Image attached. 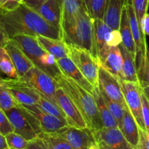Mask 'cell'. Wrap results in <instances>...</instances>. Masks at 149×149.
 I'll return each mask as SVG.
<instances>
[{"instance_id":"39","label":"cell","mask_w":149,"mask_h":149,"mask_svg":"<svg viewBox=\"0 0 149 149\" xmlns=\"http://www.w3.org/2000/svg\"><path fill=\"white\" fill-rule=\"evenodd\" d=\"M141 100H142V112L146 131L149 130V100L144 94L141 88Z\"/></svg>"},{"instance_id":"23","label":"cell","mask_w":149,"mask_h":149,"mask_svg":"<svg viewBox=\"0 0 149 149\" xmlns=\"http://www.w3.org/2000/svg\"><path fill=\"white\" fill-rule=\"evenodd\" d=\"M41 46L58 60L68 57L66 45L62 39H55L44 36H36Z\"/></svg>"},{"instance_id":"26","label":"cell","mask_w":149,"mask_h":149,"mask_svg":"<svg viewBox=\"0 0 149 149\" xmlns=\"http://www.w3.org/2000/svg\"><path fill=\"white\" fill-rule=\"evenodd\" d=\"M122 52L119 46L111 47L105 62L102 64L106 70L117 77L119 80L122 79Z\"/></svg>"},{"instance_id":"14","label":"cell","mask_w":149,"mask_h":149,"mask_svg":"<svg viewBox=\"0 0 149 149\" xmlns=\"http://www.w3.org/2000/svg\"><path fill=\"white\" fill-rule=\"evenodd\" d=\"M15 132L19 134L27 141H31L38 137V134L28 120L20 105L5 111Z\"/></svg>"},{"instance_id":"13","label":"cell","mask_w":149,"mask_h":149,"mask_svg":"<svg viewBox=\"0 0 149 149\" xmlns=\"http://www.w3.org/2000/svg\"><path fill=\"white\" fill-rule=\"evenodd\" d=\"M98 87L111 100L127 106L119 79L101 65L99 66Z\"/></svg>"},{"instance_id":"25","label":"cell","mask_w":149,"mask_h":149,"mask_svg":"<svg viewBox=\"0 0 149 149\" xmlns=\"http://www.w3.org/2000/svg\"><path fill=\"white\" fill-rule=\"evenodd\" d=\"M93 95L94 96L95 99L96 105H97V109H98V111L100 113L103 127L106 128L119 127L118 122H116V119L113 117L111 112L110 111L109 107H108L107 104L105 102L99 87H96L95 88Z\"/></svg>"},{"instance_id":"36","label":"cell","mask_w":149,"mask_h":149,"mask_svg":"<svg viewBox=\"0 0 149 149\" xmlns=\"http://www.w3.org/2000/svg\"><path fill=\"white\" fill-rule=\"evenodd\" d=\"M132 3L138 22L140 25H141L143 18L146 14L148 13L149 0H132Z\"/></svg>"},{"instance_id":"29","label":"cell","mask_w":149,"mask_h":149,"mask_svg":"<svg viewBox=\"0 0 149 149\" xmlns=\"http://www.w3.org/2000/svg\"><path fill=\"white\" fill-rule=\"evenodd\" d=\"M37 106H39L41 110H42L45 113H49V114L56 116V117L60 118L61 119H63L67 122L65 113H63L62 109L57 103L41 96L38 100Z\"/></svg>"},{"instance_id":"37","label":"cell","mask_w":149,"mask_h":149,"mask_svg":"<svg viewBox=\"0 0 149 149\" xmlns=\"http://www.w3.org/2000/svg\"><path fill=\"white\" fill-rule=\"evenodd\" d=\"M106 40L109 47L119 46L122 42V36L119 30L111 29L106 35Z\"/></svg>"},{"instance_id":"52","label":"cell","mask_w":149,"mask_h":149,"mask_svg":"<svg viewBox=\"0 0 149 149\" xmlns=\"http://www.w3.org/2000/svg\"><path fill=\"white\" fill-rule=\"evenodd\" d=\"M147 132H148V137H149V130L147 131Z\"/></svg>"},{"instance_id":"15","label":"cell","mask_w":149,"mask_h":149,"mask_svg":"<svg viewBox=\"0 0 149 149\" xmlns=\"http://www.w3.org/2000/svg\"><path fill=\"white\" fill-rule=\"evenodd\" d=\"M93 134L95 142L104 143L112 149H134L119 127H103Z\"/></svg>"},{"instance_id":"6","label":"cell","mask_w":149,"mask_h":149,"mask_svg":"<svg viewBox=\"0 0 149 149\" xmlns=\"http://www.w3.org/2000/svg\"><path fill=\"white\" fill-rule=\"evenodd\" d=\"M19 79L30 84L44 97L57 103L55 93L58 83L49 74L33 66L23 77Z\"/></svg>"},{"instance_id":"24","label":"cell","mask_w":149,"mask_h":149,"mask_svg":"<svg viewBox=\"0 0 149 149\" xmlns=\"http://www.w3.org/2000/svg\"><path fill=\"white\" fill-rule=\"evenodd\" d=\"M119 48H120L121 52H122V58H123L122 80L132 81V82H135L139 84L135 58L127 50V49L122 45V44L119 45Z\"/></svg>"},{"instance_id":"35","label":"cell","mask_w":149,"mask_h":149,"mask_svg":"<svg viewBox=\"0 0 149 149\" xmlns=\"http://www.w3.org/2000/svg\"><path fill=\"white\" fill-rule=\"evenodd\" d=\"M138 70L139 84L142 88L149 87V50Z\"/></svg>"},{"instance_id":"50","label":"cell","mask_w":149,"mask_h":149,"mask_svg":"<svg viewBox=\"0 0 149 149\" xmlns=\"http://www.w3.org/2000/svg\"><path fill=\"white\" fill-rule=\"evenodd\" d=\"M84 3H85L86 6H87V4H88V3H89V1H90V0H84Z\"/></svg>"},{"instance_id":"49","label":"cell","mask_w":149,"mask_h":149,"mask_svg":"<svg viewBox=\"0 0 149 149\" xmlns=\"http://www.w3.org/2000/svg\"><path fill=\"white\" fill-rule=\"evenodd\" d=\"M88 149H100V148H99L98 143H97V142H95L94 143L92 144V145L89 147Z\"/></svg>"},{"instance_id":"8","label":"cell","mask_w":149,"mask_h":149,"mask_svg":"<svg viewBox=\"0 0 149 149\" xmlns=\"http://www.w3.org/2000/svg\"><path fill=\"white\" fill-rule=\"evenodd\" d=\"M125 103L135 118L138 127L146 131L143 117L141 87L138 83L119 80Z\"/></svg>"},{"instance_id":"4","label":"cell","mask_w":149,"mask_h":149,"mask_svg":"<svg viewBox=\"0 0 149 149\" xmlns=\"http://www.w3.org/2000/svg\"><path fill=\"white\" fill-rule=\"evenodd\" d=\"M12 39L35 67L49 74L55 80L63 74L55 57L41 46L36 36L18 35Z\"/></svg>"},{"instance_id":"18","label":"cell","mask_w":149,"mask_h":149,"mask_svg":"<svg viewBox=\"0 0 149 149\" xmlns=\"http://www.w3.org/2000/svg\"><path fill=\"white\" fill-rule=\"evenodd\" d=\"M94 29L98 63L100 65H102L106 61L111 49V47H109L106 42V35L108 31L113 29L106 24L103 20L95 19Z\"/></svg>"},{"instance_id":"34","label":"cell","mask_w":149,"mask_h":149,"mask_svg":"<svg viewBox=\"0 0 149 149\" xmlns=\"http://www.w3.org/2000/svg\"><path fill=\"white\" fill-rule=\"evenodd\" d=\"M8 148L11 149H26L29 141L15 132H10L5 135Z\"/></svg>"},{"instance_id":"40","label":"cell","mask_w":149,"mask_h":149,"mask_svg":"<svg viewBox=\"0 0 149 149\" xmlns=\"http://www.w3.org/2000/svg\"><path fill=\"white\" fill-rule=\"evenodd\" d=\"M23 0H0V9L12 11L23 4Z\"/></svg>"},{"instance_id":"12","label":"cell","mask_w":149,"mask_h":149,"mask_svg":"<svg viewBox=\"0 0 149 149\" xmlns=\"http://www.w3.org/2000/svg\"><path fill=\"white\" fill-rule=\"evenodd\" d=\"M22 107L35 118L41 133H55L68 125L65 120L44 112L37 105Z\"/></svg>"},{"instance_id":"2","label":"cell","mask_w":149,"mask_h":149,"mask_svg":"<svg viewBox=\"0 0 149 149\" xmlns=\"http://www.w3.org/2000/svg\"><path fill=\"white\" fill-rule=\"evenodd\" d=\"M61 32L62 40L65 43L88 51L98 62L94 20L90 15L87 9H83L68 20H62Z\"/></svg>"},{"instance_id":"30","label":"cell","mask_w":149,"mask_h":149,"mask_svg":"<svg viewBox=\"0 0 149 149\" xmlns=\"http://www.w3.org/2000/svg\"><path fill=\"white\" fill-rule=\"evenodd\" d=\"M109 0H90L87 6V10L93 20L101 19L103 20Z\"/></svg>"},{"instance_id":"17","label":"cell","mask_w":149,"mask_h":149,"mask_svg":"<svg viewBox=\"0 0 149 149\" xmlns=\"http://www.w3.org/2000/svg\"><path fill=\"white\" fill-rule=\"evenodd\" d=\"M4 48L7 49L13 61L19 78L23 77L31 68L34 66L33 63L29 59V58L12 39H9L4 46Z\"/></svg>"},{"instance_id":"27","label":"cell","mask_w":149,"mask_h":149,"mask_svg":"<svg viewBox=\"0 0 149 149\" xmlns=\"http://www.w3.org/2000/svg\"><path fill=\"white\" fill-rule=\"evenodd\" d=\"M0 72L7 78L19 79L15 67L4 47H0Z\"/></svg>"},{"instance_id":"10","label":"cell","mask_w":149,"mask_h":149,"mask_svg":"<svg viewBox=\"0 0 149 149\" xmlns=\"http://www.w3.org/2000/svg\"><path fill=\"white\" fill-rule=\"evenodd\" d=\"M57 104L61 107L66 116L67 122L69 126L75 127L77 128H87V123L79 109L74 104L69 96L67 95L65 90L58 85L55 93Z\"/></svg>"},{"instance_id":"3","label":"cell","mask_w":149,"mask_h":149,"mask_svg":"<svg viewBox=\"0 0 149 149\" xmlns=\"http://www.w3.org/2000/svg\"><path fill=\"white\" fill-rule=\"evenodd\" d=\"M56 81L74 102L92 132L100 130L104 127L93 95L63 74L57 79Z\"/></svg>"},{"instance_id":"21","label":"cell","mask_w":149,"mask_h":149,"mask_svg":"<svg viewBox=\"0 0 149 149\" xmlns=\"http://www.w3.org/2000/svg\"><path fill=\"white\" fill-rule=\"evenodd\" d=\"M119 31H120L121 36H122V45L135 58L136 57V46H135V41H134L133 36H132L129 15H128L126 6L124 7L122 15H121Z\"/></svg>"},{"instance_id":"38","label":"cell","mask_w":149,"mask_h":149,"mask_svg":"<svg viewBox=\"0 0 149 149\" xmlns=\"http://www.w3.org/2000/svg\"><path fill=\"white\" fill-rule=\"evenodd\" d=\"M0 132L5 136L10 132H14L5 112L0 109Z\"/></svg>"},{"instance_id":"32","label":"cell","mask_w":149,"mask_h":149,"mask_svg":"<svg viewBox=\"0 0 149 149\" xmlns=\"http://www.w3.org/2000/svg\"><path fill=\"white\" fill-rule=\"evenodd\" d=\"M19 106L4 83L0 81V109L4 112Z\"/></svg>"},{"instance_id":"5","label":"cell","mask_w":149,"mask_h":149,"mask_svg":"<svg viewBox=\"0 0 149 149\" xmlns=\"http://www.w3.org/2000/svg\"><path fill=\"white\" fill-rule=\"evenodd\" d=\"M68 57L94 87H98L99 63L88 51L65 43Z\"/></svg>"},{"instance_id":"45","label":"cell","mask_w":149,"mask_h":149,"mask_svg":"<svg viewBox=\"0 0 149 149\" xmlns=\"http://www.w3.org/2000/svg\"><path fill=\"white\" fill-rule=\"evenodd\" d=\"M10 39L9 36L4 31V29L0 26V47H4L8 40Z\"/></svg>"},{"instance_id":"47","label":"cell","mask_w":149,"mask_h":149,"mask_svg":"<svg viewBox=\"0 0 149 149\" xmlns=\"http://www.w3.org/2000/svg\"><path fill=\"white\" fill-rule=\"evenodd\" d=\"M97 143H98L100 149H112L111 147H109V146H107L106 143H104L103 142H99Z\"/></svg>"},{"instance_id":"16","label":"cell","mask_w":149,"mask_h":149,"mask_svg":"<svg viewBox=\"0 0 149 149\" xmlns=\"http://www.w3.org/2000/svg\"><path fill=\"white\" fill-rule=\"evenodd\" d=\"M57 63L61 69V72L68 78L74 80L80 87L93 95L95 87L93 85L86 79L77 65L68 57L57 60Z\"/></svg>"},{"instance_id":"54","label":"cell","mask_w":149,"mask_h":149,"mask_svg":"<svg viewBox=\"0 0 149 149\" xmlns=\"http://www.w3.org/2000/svg\"><path fill=\"white\" fill-rule=\"evenodd\" d=\"M135 149H138V148H135Z\"/></svg>"},{"instance_id":"20","label":"cell","mask_w":149,"mask_h":149,"mask_svg":"<svg viewBox=\"0 0 149 149\" xmlns=\"http://www.w3.org/2000/svg\"><path fill=\"white\" fill-rule=\"evenodd\" d=\"M119 128L133 148H138L139 143V127L127 106L125 108L123 119Z\"/></svg>"},{"instance_id":"33","label":"cell","mask_w":149,"mask_h":149,"mask_svg":"<svg viewBox=\"0 0 149 149\" xmlns=\"http://www.w3.org/2000/svg\"><path fill=\"white\" fill-rule=\"evenodd\" d=\"M100 88V87H99ZM100 91H101L102 95H103V99H104L105 102L107 104L108 107H109V110L111 112L112 115L113 116V117L116 119V122H118V125H120L122 123V119H123L124 116V111H125V108L127 106L125 105H122L121 103H118V102L114 101V100H111L101 89L100 88Z\"/></svg>"},{"instance_id":"19","label":"cell","mask_w":149,"mask_h":149,"mask_svg":"<svg viewBox=\"0 0 149 149\" xmlns=\"http://www.w3.org/2000/svg\"><path fill=\"white\" fill-rule=\"evenodd\" d=\"M35 11L46 21L61 30L62 18L61 0H47Z\"/></svg>"},{"instance_id":"1","label":"cell","mask_w":149,"mask_h":149,"mask_svg":"<svg viewBox=\"0 0 149 149\" xmlns=\"http://www.w3.org/2000/svg\"><path fill=\"white\" fill-rule=\"evenodd\" d=\"M0 26L10 39L18 35L44 36L62 39L61 30L49 24L37 12L23 4L17 9L7 11L0 9Z\"/></svg>"},{"instance_id":"44","label":"cell","mask_w":149,"mask_h":149,"mask_svg":"<svg viewBox=\"0 0 149 149\" xmlns=\"http://www.w3.org/2000/svg\"><path fill=\"white\" fill-rule=\"evenodd\" d=\"M141 28L144 34L149 36V13H146L141 22Z\"/></svg>"},{"instance_id":"9","label":"cell","mask_w":149,"mask_h":149,"mask_svg":"<svg viewBox=\"0 0 149 149\" xmlns=\"http://www.w3.org/2000/svg\"><path fill=\"white\" fill-rule=\"evenodd\" d=\"M52 134L65 140L74 149H88L95 143L93 132L88 127L81 129L68 125Z\"/></svg>"},{"instance_id":"51","label":"cell","mask_w":149,"mask_h":149,"mask_svg":"<svg viewBox=\"0 0 149 149\" xmlns=\"http://www.w3.org/2000/svg\"><path fill=\"white\" fill-rule=\"evenodd\" d=\"M0 73H1V72H0ZM1 78H2V77H1V75H0V81H1Z\"/></svg>"},{"instance_id":"42","label":"cell","mask_w":149,"mask_h":149,"mask_svg":"<svg viewBox=\"0 0 149 149\" xmlns=\"http://www.w3.org/2000/svg\"><path fill=\"white\" fill-rule=\"evenodd\" d=\"M26 149H48L42 137L38 135L34 139L29 141Z\"/></svg>"},{"instance_id":"48","label":"cell","mask_w":149,"mask_h":149,"mask_svg":"<svg viewBox=\"0 0 149 149\" xmlns=\"http://www.w3.org/2000/svg\"><path fill=\"white\" fill-rule=\"evenodd\" d=\"M142 88V87H141ZM144 94L146 95V96L147 97V98H148V100H149V87H144V88H142Z\"/></svg>"},{"instance_id":"7","label":"cell","mask_w":149,"mask_h":149,"mask_svg":"<svg viewBox=\"0 0 149 149\" xmlns=\"http://www.w3.org/2000/svg\"><path fill=\"white\" fill-rule=\"evenodd\" d=\"M10 93L13 95L16 101L22 106H31L37 105L41 95L30 84L20 79L1 78ZM43 97V96H42Z\"/></svg>"},{"instance_id":"46","label":"cell","mask_w":149,"mask_h":149,"mask_svg":"<svg viewBox=\"0 0 149 149\" xmlns=\"http://www.w3.org/2000/svg\"><path fill=\"white\" fill-rule=\"evenodd\" d=\"M8 148L5 136L0 132V149H6Z\"/></svg>"},{"instance_id":"22","label":"cell","mask_w":149,"mask_h":149,"mask_svg":"<svg viewBox=\"0 0 149 149\" xmlns=\"http://www.w3.org/2000/svg\"><path fill=\"white\" fill-rule=\"evenodd\" d=\"M127 0H109L105 14V23L114 30H119L121 15Z\"/></svg>"},{"instance_id":"41","label":"cell","mask_w":149,"mask_h":149,"mask_svg":"<svg viewBox=\"0 0 149 149\" xmlns=\"http://www.w3.org/2000/svg\"><path fill=\"white\" fill-rule=\"evenodd\" d=\"M138 149H149V137L147 131L139 128V143Z\"/></svg>"},{"instance_id":"43","label":"cell","mask_w":149,"mask_h":149,"mask_svg":"<svg viewBox=\"0 0 149 149\" xmlns=\"http://www.w3.org/2000/svg\"><path fill=\"white\" fill-rule=\"evenodd\" d=\"M47 0H23V3L33 10H36L42 4Z\"/></svg>"},{"instance_id":"53","label":"cell","mask_w":149,"mask_h":149,"mask_svg":"<svg viewBox=\"0 0 149 149\" xmlns=\"http://www.w3.org/2000/svg\"><path fill=\"white\" fill-rule=\"evenodd\" d=\"M6 149H11V148H6Z\"/></svg>"},{"instance_id":"31","label":"cell","mask_w":149,"mask_h":149,"mask_svg":"<svg viewBox=\"0 0 149 149\" xmlns=\"http://www.w3.org/2000/svg\"><path fill=\"white\" fill-rule=\"evenodd\" d=\"M39 135L44 140L48 149H74L65 140L54 134L42 132Z\"/></svg>"},{"instance_id":"11","label":"cell","mask_w":149,"mask_h":149,"mask_svg":"<svg viewBox=\"0 0 149 149\" xmlns=\"http://www.w3.org/2000/svg\"><path fill=\"white\" fill-rule=\"evenodd\" d=\"M125 6H126V8L127 10L132 36H133L135 46H136L135 62H136V67L138 68L143 61L147 52H148L146 35L144 34L142 28H141L138 18H137L135 10H134L133 5H132V0H127Z\"/></svg>"},{"instance_id":"28","label":"cell","mask_w":149,"mask_h":149,"mask_svg":"<svg viewBox=\"0 0 149 149\" xmlns=\"http://www.w3.org/2000/svg\"><path fill=\"white\" fill-rule=\"evenodd\" d=\"M62 20H68L79 13L83 9H87L84 0H61Z\"/></svg>"}]
</instances>
